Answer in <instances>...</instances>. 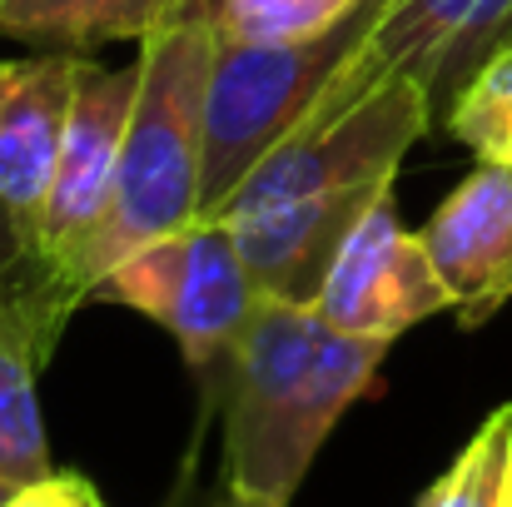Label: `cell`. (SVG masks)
<instances>
[{
    "label": "cell",
    "mask_w": 512,
    "mask_h": 507,
    "mask_svg": "<svg viewBox=\"0 0 512 507\" xmlns=\"http://www.w3.org/2000/svg\"><path fill=\"white\" fill-rule=\"evenodd\" d=\"M423 135H433V110L408 80H378L339 115H304L219 209L259 294L314 304L343 239Z\"/></svg>",
    "instance_id": "6da1fadb"
},
{
    "label": "cell",
    "mask_w": 512,
    "mask_h": 507,
    "mask_svg": "<svg viewBox=\"0 0 512 507\" xmlns=\"http://www.w3.org/2000/svg\"><path fill=\"white\" fill-rule=\"evenodd\" d=\"M393 343L334 329L314 304L259 294L204 403L224 418V493L289 507Z\"/></svg>",
    "instance_id": "7a4b0ae2"
},
{
    "label": "cell",
    "mask_w": 512,
    "mask_h": 507,
    "mask_svg": "<svg viewBox=\"0 0 512 507\" xmlns=\"http://www.w3.org/2000/svg\"><path fill=\"white\" fill-rule=\"evenodd\" d=\"M214 35H219V0H184L155 35L140 40L135 55L140 90L120 145L110 214L85 259L90 299L120 259L199 219Z\"/></svg>",
    "instance_id": "3957f363"
},
{
    "label": "cell",
    "mask_w": 512,
    "mask_h": 507,
    "mask_svg": "<svg viewBox=\"0 0 512 507\" xmlns=\"http://www.w3.org/2000/svg\"><path fill=\"white\" fill-rule=\"evenodd\" d=\"M368 25V0L334 30L314 40H244L219 25L209 105H204V174H199V219L219 214L234 189L274 155V145L324 100L343 60L353 55Z\"/></svg>",
    "instance_id": "277c9868"
},
{
    "label": "cell",
    "mask_w": 512,
    "mask_h": 507,
    "mask_svg": "<svg viewBox=\"0 0 512 507\" xmlns=\"http://www.w3.org/2000/svg\"><path fill=\"white\" fill-rule=\"evenodd\" d=\"M95 299L125 304L130 314H145L155 329H165L209 398L229 348L239 343L259 304V284L229 219L209 214L120 259Z\"/></svg>",
    "instance_id": "5b68a950"
},
{
    "label": "cell",
    "mask_w": 512,
    "mask_h": 507,
    "mask_svg": "<svg viewBox=\"0 0 512 507\" xmlns=\"http://www.w3.org/2000/svg\"><path fill=\"white\" fill-rule=\"evenodd\" d=\"M508 45L512 0H368V25L314 110L339 115L378 80H408L428 95L438 135L458 90Z\"/></svg>",
    "instance_id": "8992f818"
},
{
    "label": "cell",
    "mask_w": 512,
    "mask_h": 507,
    "mask_svg": "<svg viewBox=\"0 0 512 507\" xmlns=\"http://www.w3.org/2000/svg\"><path fill=\"white\" fill-rule=\"evenodd\" d=\"M314 309L343 334L383 343H398L433 314H448V289L428 259L423 234L403 229L393 189L343 239Z\"/></svg>",
    "instance_id": "52a82bcc"
},
{
    "label": "cell",
    "mask_w": 512,
    "mask_h": 507,
    "mask_svg": "<svg viewBox=\"0 0 512 507\" xmlns=\"http://www.w3.org/2000/svg\"><path fill=\"white\" fill-rule=\"evenodd\" d=\"M80 70H85V55H70V50L0 60V204L20 229L30 269L45 244L50 194H55L60 155H65Z\"/></svg>",
    "instance_id": "ba28073f"
},
{
    "label": "cell",
    "mask_w": 512,
    "mask_h": 507,
    "mask_svg": "<svg viewBox=\"0 0 512 507\" xmlns=\"http://www.w3.org/2000/svg\"><path fill=\"white\" fill-rule=\"evenodd\" d=\"M448 289V314L483 329L512 304V169L478 160L418 229Z\"/></svg>",
    "instance_id": "9c48e42d"
},
{
    "label": "cell",
    "mask_w": 512,
    "mask_h": 507,
    "mask_svg": "<svg viewBox=\"0 0 512 507\" xmlns=\"http://www.w3.org/2000/svg\"><path fill=\"white\" fill-rule=\"evenodd\" d=\"M60 334L65 329H55V319L40 309L25 274L0 284V493L55 473L35 383Z\"/></svg>",
    "instance_id": "30bf717a"
},
{
    "label": "cell",
    "mask_w": 512,
    "mask_h": 507,
    "mask_svg": "<svg viewBox=\"0 0 512 507\" xmlns=\"http://www.w3.org/2000/svg\"><path fill=\"white\" fill-rule=\"evenodd\" d=\"M184 0H5L0 35L35 50L90 55L100 45L155 35Z\"/></svg>",
    "instance_id": "8fae6325"
},
{
    "label": "cell",
    "mask_w": 512,
    "mask_h": 507,
    "mask_svg": "<svg viewBox=\"0 0 512 507\" xmlns=\"http://www.w3.org/2000/svg\"><path fill=\"white\" fill-rule=\"evenodd\" d=\"M418 507H512V403L483 418Z\"/></svg>",
    "instance_id": "7c38bea8"
},
{
    "label": "cell",
    "mask_w": 512,
    "mask_h": 507,
    "mask_svg": "<svg viewBox=\"0 0 512 507\" xmlns=\"http://www.w3.org/2000/svg\"><path fill=\"white\" fill-rule=\"evenodd\" d=\"M438 135L458 140L488 165L512 169V45L498 50L448 105Z\"/></svg>",
    "instance_id": "4fadbf2b"
},
{
    "label": "cell",
    "mask_w": 512,
    "mask_h": 507,
    "mask_svg": "<svg viewBox=\"0 0 512 507\" xmlns=\"http://www.w3.org/2000/svg\"><path fill=\"white\" fill-rule=\"evenodd\" d=\"M363 0H219V25L244 40H314L343 25Z\"/></svg>",
    "instance_id": "5bb4252c"
},
{
    "label": "cell",
    "mask_w": 512,
    "mask_h": 507,
    "mask_svg": "<svg viewBox=\"0 0 512 507\" xmlns=\"http://www.w3.org/2000/svg\"><path fill=\"white\" fill-rule=\"evenodd\" d=\"M0 507H105L95 483L80 473H45L40 483H25L15 493H0Z\"/></svg>",
    "instance_id": "9a60e30c"
},
{
    "label": "cell",
    "mask_w": 512,
    "mask_h": 507,
    "mask_svg": "<svg viewBox=\"0 0 512 507\" xmlns=\"http://www.w3.org/2000/svg\"><path fill=\"white\" fill-rule=\"evenodd\" d=\"M20 274H30V254H25V244H20L15 219H10L5 204H0V284H10V279H20Z\"/></svg>",
    "instance_id": "2e32d148"
},
{
    "label": "cell",
    "mask_w": 512,
    "mask_h": 507,
    "mask_svg": "<svg viewBox=\"0 0 512 507\" xmlns=\"http://www.w3.org/2000/svg\"><path fill=\"white\" fill-rule=\"evenodd\" d=\"M209 507H269V503H249V498H234V493H224L219 503H209Z\"/></svg>",
    "instance_id": "e0dca14e"
},
{
    "label": "cell",
    "mask_w": 512,
    "mask_h": 507,
    "mask_svg": "<svg viewBox=\"0 0 512 507\" xmlns=\"http://www.w3.org/2000/svg\"><path fill=\"white\" fill-rule=\"evenodd\" d=\"M0 5H5V0H0Z\"/></svg>",
    "instance_id": "ac0fdd59"
}]
</instances>
